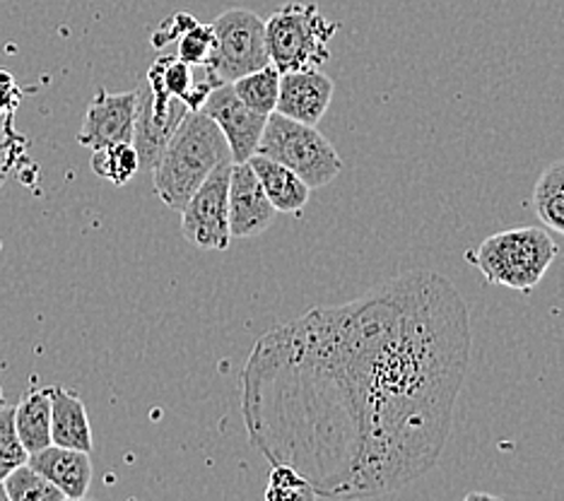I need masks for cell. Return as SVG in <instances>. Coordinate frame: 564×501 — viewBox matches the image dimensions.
<instances>
[{
  "label": "cell",
  "instance_id": "6da1fadb",
  "mask_svg": "<svg viewBox=\"0 0 564 501\" xmlns=\"http://www.w3.org/2000/svg\"><path fill=\"white\" fill-rule=\"evenodd\" d=\"M468 362L470 316L454 282L395 275L256 340L239 377L249 442L316 497L399 492L437 466Z\"/></svg>",
  "mask_w": 564,
  "mask_h": 501
},
{
  "label": "cell",
  "instance_id": "7a4b0ae2",
  "mask_svg": "<svg viewBox=\"0 0 564 501\" xmlns=\"http://www.w3.org/2000/svg\"><path fill=\"white\" fill-rule=\"evenodd\" d=\"M225 160H232V152L220 128L203 111H188L152 170V186L166 208L182 213L186 200Z\"/></svg>",
  "mask_w": 564,
  "mask_h": 501
},
{
  "label": "cell",
  "instance_id": "3957f363",
  "mask_svg": "<svg viewBox=\"0 0 564 501\" xmlns=\"http://www.w3.org/2000/svg\"><path fill=\"white\" fill-rule=\"evenodd\" d=\"M557 243L543 227H517L487 237L466 261L476 263L490 285L531 292L557 259Z\"/></svg>",
  "mask_w": 564,
  "mask_h": 501
},
{
  "label": "cell",
  "instance_id": "277c9868",
  "mask_svg": "<svg viewBox=\"0 0 564 501\" xmlns=\"http://www.w3.org/2000/svg\"><path fill=\"white\" fill-rule=\"evenodd\" d=\"M338 30L316 3H288L265 20L271 63L280 73L318 70L330 58L328 44Z\"/></svg>",
  "mask_w": 564,
  "mask_h": 501
},
{
  "label": "cell",
  "instance_id": "5b68a950",
  "mask_svg": "<svg viewBox=\"0 0 564 501\" xmlns=\"http://www.w3.org/2000/svg\"><path fill=\"white\" fill-rule=\"evenodd\" d=\"M256 152L288 166L312 190L328 186L343 172L338 150L316 126L288 119L278 111L268 116Z\"/></svg>",
  "mask_w": 564,
  "mask_h": 501
},
{
  "label": "cell",
  "instance_id": "8992f818",
  "mask_svg": "<svg viewBox=\"0 0 564 501\" xmlns=\"http://www.w3.org/2000/svg\"><path fill=\"white\" fill-rule=\"evenodd\" d=\"M215 44L205 66L220 83H235L239 77L271 63L265 42V22L251 10L232 8L213 22Z\"/></svg>",
  "mask_w": 564,
  "mask_h": 501
},
{
  "label": "cell",
  "instance_id": "52a82bcc",
  "mask_svg": "<svg viewBox=\"0 0 564 501\" xmlns=\"http://www.w3.org/2000/svg\"><path fill=\"white\" fill-rule=\"evenodd\" d=\"M229 174H232V160L217 164L182 208V235L196 249L227 251L232 243Z\"/></svg>",
  "mask_w": 564,
  "mask_h": 501
},
{
  "label": "cell",
  "instance_id": "ba28073f",
  "mask_svg": "<svg viewBox=\"0 0 564 501\" xmlns=\"http://www.w3.org/2000/svg\"><path fill=\"white\" fill-rule=\"evenodd\" d=\"M135 128H133V148L138 152L140 170L152 172L160 162L162 152L176 133L178 123L188 113L182 99H174L164 92L152 89L145 80L135 89Z\"/></svg>",
  "mask_w": 564,
  "mask_h": 501
},
{
  "label": "cell",
  "instance_id": "9c48e42d",
  "mask_svg": "<svg viewBox=\"0 0 564 501\" xmlns=\"http://www.w3.org/2000/svg\"><path fill=\"white\" fill-rule=\"evenodd\" d=\"M200 111L210 116L223 131L235 164L249 162L253 157L256 150H259L268 116L243 105L235 95L232 83H223L220 87H215L210 97L205 99Z\"/></svg>",
  "mask_w": 564,
  "mask_h": 501
},
{
  "label": "cell",
  "instance_id": "30bf717a",
  "mask_svg": "<svg viewBox=\"0 0 564 501\" xmlns=\"http://www.w3.org/2000/svg\"><path fill=\"white\" fill-rule=\"evenodd\" d=\"M135 105L138 92H107L99 89L97 97L89 101L85 121L80 128L78 143L89 150L119 145V143H133V128H135Z\"/></svg>",
  "mask_w": 564,
  "mask_h": 501
},
{
  "label": "cell",
  "instance_id": "8fae6325",
  "mask_svg": "<svg viewBox=\"0 0 564 501\" xmlns=\"http://www.w3.org/2000/svg\"><path fill=\"white\" fill-rule=\"evenodd\" d=\"M278 210L268 200L249 162H232L229 174V231L232 239L259 237L275 222Z\"/></svg>",
  "mask_w": 564,
  "mask_h": 501
},
{
  "label": "cell",
  "instance_id": "7c38bea8",
  "mask_svg": "<svg viewBox=\"0 0 564 501\" xmlns=\"http://www.w3.org/2000/svg\"><path fill=\"white\" fill-rule=\"evenodd\" d=\"M336 85L328 75L318 70H290L280 73V92L275 111L288 119L318 126L328 111Z\"/></svg>",
  "mask_w": 564,
  "mask_h": 501
},
{
  "label": "cell",
  "instance_id": "4fadbf2b",
  "mask_svg": "<svg viewBox=\"0 0 564 501\" xmlns=\"http://www.w3.org/2000/svg\"><path fill=\"white\" fill-rule=\"evenodd\" d=\"M28 462L36 472H42L56 490H61L66 499L78 501L87 497L89 482H93V460H89L87 451L51 444L42 451L32 454Z\"/></svg>",
  "mask_w": 564,
  "mask_h": 501
},
{
  "label": "cell",
  "instance_id": "5bb4252c",
  "mask_svg": "<svg viewBox=\"0 0 564 501\" xmlns=\"http://www.w3.org/2000/svg\"><path fill=\"white\" fill-rule=\"evenodd\" d=\"M51 442L87 454L93 451V427L83 397L63 385H51Z\"/></svg>",
  "mask_w": 564,
  "mask_h": 501
},
{
  "label": "cell",
  "instance_id": "9a60e30c",
  "mask_svg": "<svg viewBox=\"0 0 564 501\" xmlns=\"http://www.w3.org/2000/svg\"><path fill=\"white\" fill-rule=\"evenodd\" d=\"M249 164H251L256 178L261 182L268 200L273 203V208L278 213L297 215V213L304 210V205L310 203L312 188L306 186L297 174L288 170V166H282L280 162L265 157V154H259V152L253 154Z\"/></svg>",
  "mask_w": 564,
  "mask_h": 501
},
{
  "label": "cell",
  "instance_id": "2e32d148",
  "mask_svg": "<svg viewBox=\"0 0 564 501\" xmlns=\"http://www.w3.org/2000/svg\"><path fill=\"white\" fill-rule=\"evenodd\" d=\"M15 429L28 454L51 446V389H32L15 405Z\"/></svg>",
  "mask_w": 564,
  "mask_h": 501
},
{
  "label": "cell",
  "instance_id": "e0dca14e",
  "mask_svg": "<svg viewBox=\"0 0 564 501\" xmlns=\"http://www.w3.org/2000/svg\"><path fill=\"white\" fill-rule=\"evenodd\" d=\"M533 208L547 229L564 235V160L550 164L533 188Z\"/></svg>",
  "mask_w": 564,
  "mask_h": 501
},
{
  "label": "cell",
  "instance_id": "ac0fdd59",
  "mask_svg": "<svg viewBox=\"0 0 564 501\" xmlns=\"http://www.w3.org/2000/svg\"><path fill=\"white\" fill-rule=\"evenodd\" d=\"M232 89L243 105L271 116L278 105L280 70L273 66V63H268V66L239 77V80L232 83Z\"/></svg>",
  "mask_w": 564,
  "mask_h": 501
},
{
  "label": "cell",
  "instance_id": "d6986e66",
  "mask_svg": "<svg viewBox=\"0 0 564 501\" xmlns=\"http://www.w3.org/2000/svg\"><path fill=\"white\" fill-rule=\"evenodd\" d=\"M89 166H93V172L99 178H105V182L113 186H126L140 172L138 152L133 143H119V145L93 150Z\"/></svg>",
  "mask_w": 564,
  "mask_h": 501
},
{
  "label": "cell",
  "instance_id": "ffe728a7",
  "mask_svg": "<svg viewBox=\"0 0 564 501\" xmlns=\"http://www.w3.org/2000/svg\"><path fill=\"white\" fill-rule=\"evenodd\" d=\"M145 83L152 89H158V92H164L184 101L191 89V83H194V66L178 56H160L150 66Z\"/></svg>",
  "mask_w": 564,
  "mask_h": 501
},
{
  "label": "cell",
  "instance_id": "44dd1931",
  "mask_svg": "<svg viewBox=\"0 0 564 501\" xmlns=\"http://www.w3.org/2000/svg\"><path fill=\"white\" fill-rule=\"evenodd\" d=\"M8 501H66L42 472H36L30 462L12 470L3 480Z\"/></svg>",
  "mask_w": 564,
  "mask_h": 501
},
{
  "label": "cell",
  "instance_id": "7402d4cb",
  "mask_svg": "<svg viewBox=\"0 0 564 501\" xmlns=\"http://www.w3.org/2000/svg\"><path fill=\"white\" fill-rule=\"evenodd\" d=\"M28 458V448L20 442L15 429V407L3 405L0 407V482H3L12 470L24 466Z\"/></svg>",
  "mask_w": 564,
  "mask_h": 501
},
{
  "label": "cell",
  "instance_id": "603a6c76",
  "mask_svg": "<svg viewBox=\"0 0 564 501\" xmlns=\"http://www.w3.org/2000/svg\"><path fill=\"white\" fill-rule=\"evenodd\" d=\"M312 484L306 482L302 475L290 468L282 466V462H275L271 470V480H268V490L265 499L268 501H282V499H314Z\"/></svg>",
  "mask_w": 564,
  "mask_h": 501
},
{
  "label": "cell",
  "instance_id": "cb8c5ba5",
  "mask_svg": "<svg viewBox=\"0 0 564 501\" xmlns=\"http://www.w3.org/2000/svg\"><path fill=\"white\" fill-rule=\"evenodd\" d=\"M215 44V32H213V24H200L196 22L194 28H191L182 39H178L176 46H178V58L191 63V66H203L205 61H208L210 51Z\"/></svg>",
  "mask_w": 564,
  "mask_h": 501
},
{
  "label": "cell",
  "instance_id": "d4e9b609",
  "mask_svg": "<svg viewBox=\"0 0 564 501\" xmlns=\"http://www.w3.org/2000/svg\"><path fill=\"white\" fill-rule=\"evenodd\" d=\"M198 20L194 15H188V12H176L170 20H164L160 24V30L152 34V46L155 48H164L170 44H176L178 39H182L191 28H194Z\"/></svg>",
  "mask_w": 564,
  "mask_h": 501
},
{
  "label": "cell",
  "instance_id": "484cf974",
  "mask_svg": "<svg viewBox=\"0 0 564 501\" xmlns=\"http://www.w3.org/2000/svg\"><path fill=\"white\" fill-rule=\"evenodd\" d=\"M6 405V393H3V385H0V407Z\"/></svg>",
  "mask_w": 564,
  "mask_h": 501
},
{
  "label": "cell",
  "instance_id": "4316f807",
  "mask_svg": "<svg viewBox=\"0 0 564 501\" xmlns=\"http://www.w3.org/2000/svg\"><path fill=\"white\" fill-rule=\"evenodd\" d=\"M0 499H8V494H6V487H3V482H0Z\"/></svg>",
  "mask_w": 564,
  "mask_h": 501
}]
</instances>
